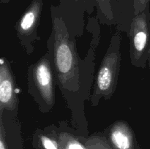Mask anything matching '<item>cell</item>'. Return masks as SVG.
Returning a JSON list of instances; mask_svg holds the SVG:
<instances>
[{"label":"cell","instance_id":"30bf717a","mask_svg":"<svg viewBox=\"0 0 150 149\" xmlns=\"http://www.w3.org/2000/svg\"><path fill=\"white\" fill-rule=\"evenodd\" d=\"M59 140L61 149H87L84 144L82 145L74 136L68 133H60Z\"/></svg>","mask_w":150,"mask_h":149},{"label":"cell","instance_id":"9c48e42d","mask_svg":"<svg viewBox=\"0 0 150 149\" xmlns=\"http://www.w3.org/2000/svg\"><path fill=\"white\" fill-rule=\"evenodd\" d=\"M95 7L98 15L108 20H112L114 17V7L119 4L118 0H95Z\"/></svg>","mask_w":150,"mask_h":149},{"label":"cell","instance_id":"7a4b0ae2","mask_svg":"<svg viewBox=\"0 0 150 149\" xmlns=\"http://www.w3.org/2000/svg\"><path fill=\"white\" fill-rule=\"evenodd\" d=\"M121 36L112 37L106 53L101 61L91 98L92 106H97L101 99H110L116 91L121 64Z\"/></svg>","mask_w":150,"mask_h":149},{"label":"cell","instance_id":"ba28073f","mask_svg":"<svg viewBox=\"0 0 150 149\" xmlns=\"http://www.w3.org/2000/svg\"><path fill=\"white\" fill-rule=\"evenodd\" d=\"M37 143L41 149H61L60 148L59 134L54 132L47 133L42 130H39L35 134Z\"/></svg>","mask_w":150,"mask_h":149},{"label":"cell","instance_id":"8fae6325","mask_svg":"<svg viewBox=\"0 0 150 149\" xmlns=\"http://www.w3.org/2000/svg\"><path fill=\"white\" fill-rule=\"evenodd\" d=\"M87 149H113L108 140L103 136L92 135L83 143Z\"/></svg>","mask_w":150,"mask_h":149},{"label":"cell","instance_id":"52a82bcc","mask_svg":"<svg viewBox=\"0 0 150 149\" xmlns=\"http://www.w3.org/2000/svg\"><path fill=\"white\" fill-rule=\"evenodd\" d=\"M107 134L113 149H134V133L126 121L113 123L107 129Z\"/></svg>","mask_w":150,"mask_h":149},{"label":"cell","instance_id":"9a60e30c","mask_svg":"<svg viewBox=\"0 0 150 149\" xmlns=\"http://www.w3.org/2000/svg\"><path fill=\"white\" fill-rule=\"evenodd\" d=\"M10 0H0V2L1 4H7V3L10 2Z\"/></svg>","mask_w":150,"mask_h":149},{"label":"cell","instance_id":"5bb4252c","mask_svg":"<svg viewBox=\"0 0 150 149\" xmlns=\"http://www.w3.org/2000/svg\"><path fill=\"white\" fill-rule=\"evenodd\" d=\"M65 1H71L74 4V5H78L79 4H87V3L92 2L95 4V0H64Z\"/></svg>","mask_w":150,"mask_h":149},{"label":"cell","instance_id":"4fadbf2b","mask_svg":"<svg viewBox=\"0 0 150 149\" xmlns=\"http://www.w3.org/2000/svg\"><path fill=\"white\" fill-rule=\"evenodd\" d=\"M0 149H8L6 138V130L3 122V115H0Z\"/></svg>","mask_w":150,"mask_h":149},{"label":"cell","instance_id":"6da1fadb","mask_svg":"<svg viewBox=\"0 0 150 149\" xmlns=\"http://www.w3.org/2000/svg\"><path fill=\"white\" fill-rule=\"evenodd\" d=\"M54 62L56 75L62 88L75 91L79 88V55L60 15L52 17Z\"/></svg>","mask_w":150,"mask_h":149},{"label":"cell","instance_id":"8992f818","mask_svg":"<svg viewBox=\"0 0 150 149\" xmlns=\"http://www.w3.org/2000/svg\"><path fill=\"white\" fill-rule=\"evenodd\" d=\"M18 96L16 80L7 58L0 60V115L4 110H16L18 108Z\"/></svg>","mask_w":150,"mask_h":149},{"label":"cell","instance_id":"3957f363","mask_svg":"<svg viewBox=\"0 0 150 149\" xmlns=\"http://www.w3.org/2000/svg\"><path fill=\"white\" fill-rule=\"evenodd\" d=\"M29 93L36 99L43 112L51 110L55 104V79L49 53L32 64L28 70Z\"/></svg>","mask_w":150,"mask_h":149},{"label":"cell","instance_id":"2e32d148","mask_svg":"<svg viewBox=\"0 0 150 149\" xmlns=\"http://www.w3.org/2000/svg\"><path fill=\"white\" fill-rule=\"evenodd\" d=\"M148 63H149V70H150V48H149V56H148Z\"/></svg>","mask_w":150,"mask_h":149},{"label":"cell","instance_id":"7c38bea8","mask_svg":"<svg viewBox=\"0 0 150 149\" xmlns=\"http://www.w3.org/2000/svg\"><path fill=\"white\" fill-rule=\"evenodd\" d=\"M118 1L119 4L123 1L131 2L133 12H134V15H137L146 8L149 7L150 0H118Z\"/></svg>","mask_w":150,"mask_h":149},{"label":"cell","instance_id":"277c9868","mask_svg":"<svg viewBox=\"0 0 150 149\" xmlns=\"http://www.w3.org/2000/svg\"><path fill=\"white\" fill-rule=\"evenodd\" d=\"M150 48V10L134 15L130 24V56L134 67L145 68Z\"/></svg>","mask_w":150,"mask_h":149},{"label":"cell","instance_id":"5b68a950","mask_svg":"<svg viewBox=\"0 0 150 149\" xmlns=\"http://www.w3.org/2000/svg\"><path fill=\"white\" fill-rule=\"evenodd\" d=\"M43 1L32 0L16 26V33L21 44L28 54L34 51V44L40 39L38 37V25L41 18Z\"/></svg>","mask_w":150,"mask_h":149}]
</instances>
